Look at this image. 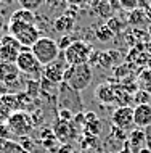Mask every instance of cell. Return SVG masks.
<instances>
[{"label": "cell", "mask_w": 151, "mask_h": 153, "mask_svg": "<svg viewBox=\"0 0 151 153\" xmlns=\"http://www.w3.org/2000/svg\"><path fill=\"white\" fill-rule=\"evenodd\" d=\"M66 69H68V63L64 61V58H63V61L58 58V60L53 61V63L43 66V69H42V77H45L47 81L52 82V84L60 85L61 82H63L64 71H66Z\"/></svg>", "instance_id": "30bf717a"}, {"label": "cell", "mask_w": 151, "mask_h": 153, "mask_svg": "<svg viewBox=\"0 0 151 153\" xmlns=\"http://www.w3.org/2000/svg\"><path fill=\"white\" fill-rule=\"evenodd\" d=\"M11 137H13V132L8 127V124L0 123V140L2 142H8V140H11Z\"/></svg>", "instance_id": "484cf974"}, {"label": "cell", "mask_w": 151, "mask_h": 153, "mask_svg": "<svg viewBox=\"0 0 151 153\" xmlns=\"http://www.w3.org/2000/svg\"><path fill=\"white\" fill-rule=\"evenodd\" d=\"M3 27H5V18H3V15L0 13V32L3 31Z\"/></svg>", "instance_id": "d6a6232c"}, {"label": "cell", "mask_w": 151, "mask_h": 153, "mask_svg": "<svg viewBox=\"0 0 151 153\" xmlns=\"http://www.w3.org/2000/svg\"><path fill=\"white\" fill-rule=\"evenodd\" d=\"M8 127L11 129L13 132V135L16 137H23V135H29V132L34 129L32 127V123H31V116L29 113H26V111H13V113L10 114V118H8Z\"/></svg>", "instance_id": "8992f818"}, {"label": "cell", "mask_w": 151, "mask_h": 153, "mask_svg": "<svg viewBox=\"0 0 151 153\" xmlns=\"http://www.w3.org/2000/svg\"><path fill=\"white\" fill-rule=\"evenodd\" d=\"M148 21V18H146V13L143 10H135V11H130V16H129V24H132V26H143V24Z\"/></svg>", "instance_id": "ac0fdd59"}, {"label": "cell", "mask_w": 151, "mask_h": 153, "mask_svg": "<svg viewBox=\"0 0 151 153\" xmlns=\"http://www.w3.org/2000/svg\"><path fill=\"white\" fill-rule=\"evenodd\" d=\"M10 2H13V0H5V3H10Z\"/></svg>", "instance_id": "74e56055"}, {"label": "cell", "mask_w": 151, "mask_h": 153, "mask_svg": "<svg viewBox=\"0 0 151 153\" xmlns=\"http://www.w3.org/2000/svg\"><path fill=\"white\" fill-rule=\"evenodd\" d=\"M106 26H108V29L113 32V34H116V32H119L122 29V21L119 18H109L108 21H106Z\"/></svg>", "instance_id": "4316f807"}, {"label": "cell", "mask_w": 151, "mask_h": 153, "mask_svg": "<svg viewBox=\"0 0 151 153\" xmlns=\"http://www.w3.org/2000/svg\"><path fill=\"white\" fill-rule=\"evenodd\" d=\"M129 147L133 152H138L145 147V131L143 129H133L129 132Z\"/></svg>", "instance_id": "2e32d148"}, {"label": "cell", "mask_w": 151, "mask_h": 153, "mask_svg": "<svg viewBox=\"0 0 151 153\" xmlns=\"http://www.w3.org/2000/svg\"><path fill=\"white\" fill-rule=\"evenodd\" d=\"M145 13H146V18H150V19H151V7L146 8V11H145Z\"/></svg>", "instance_id": "e575fe53"}, {"label": "cell", "mask_w": 151, "mask_h": 153, "mask_svg": "<svg viewBox=\"0 0 151 153\" xmlns=\"http://www.w3.org/2000/svg\"><path fill=\"white\" fill-rule=\"evenodd\" d=\"M133 124L138 129H145L151 124V103L133 106Z\"/></svg>", "instance_id": "4fadbf2b"}, {"label": "cell", "mask_w": 151, "mask_h": 153, "mask_svg": "<svg viewBox=\"0 0 151 153\" xmlns=\"http://www.w3.org/2000/svg\"><path fill=\"white\" fill-rule=\"evenodd\" d=\"M3 145H5V142H2V140H0V153H3Z\"/></svg>", "instance_id": "d590c367"}, {"label": "cell", "mask_w": 151, "mask_h": 153, "mask_svg": "<svg viewBox=\"0 0 151 153\" xmlns=\"http://www.w3.org/2000/svg\"><path fill=\"white\" fill-rule=\"evenodd\" d=\"M18 3L21 5V8H24V10L35 11L40 5L45 3V0H18Z\"/></svg>", "instance_id": "44dd1931"}, {"label": "cell", "mask_w": 151, "mask_h": 153, "mask_svg": "<svg viewBox=\"0 0 151 153\" xmlns=\"http://www.w3.org/2000/svg\"><path fill=\"white\" fill-rule=\"evenodd\" d=\"M29 116H31L32 127H37V126H40V124L45 121V113H43V110H42V108L34 110V111H32V113L29 114Z\"/></svg>", "instance_id": "603a6c76"}, {"label": "cell", "mask_w": 151, "mask_h": 153, "mask_svg": "<svg viewBox=\"0 0 151 153\" xmlns=\"http://www.w3.org/2000/svg\"><path fill=\"white\" fill-rule=\"evenodd\" d=\"M93 77V69L90 63L77 65V66H68L64 71L63 82H66L69 87H72L77 92H82L92 84Z\"/></svg>", "instance_id": "6da1fadb"}, {"label": "cell", "mask_w": 151, "mask_h": 153, "mask_svg": "<svg viewBox=\"0 0 151 153\" xmlns=\"http://www.w3.org/2000/svg\"><path fill=\"white\" fill-rule=\"evenodd\" d=\"M53 134H55L56 140H60L63 143H69L76 137V126L72 123L58 119L55 123V126H53Z\"/></svg>", "instance_id": "7c38bea8"}, {"label": "cell", "mask_w": 151, "mask_h": 153, "mask_svg": "<svg viewBox=\"0 0 151 153\" xmlns=\"http://www.w3.org/2000/svg\"><path fill=\"white\" fill-rule=\"evenodd\" d=\"M0 85H2V84H0Z\"/></svg>", "instance_id": "f35d334b"}, {"label": "cell", "mask_w": 151, "mask_h": 153, "mask_svg": "<svg viewBox=\"0 0 151 153\" xmlns=\"http://www.w3.org/2000/svg\"><path fill=\"white\" fill-rule=\"evenodd\" d=\"M137 153H151V150H150V148H146V147H143V148H140Z\"/></svg>", "instance_id": "836d02e7"}, {"label": "cell", "mask_w": 151, "mask_h": 153, "mask_svg": "<svg viewBox=\"0 0 151 153\" xmlns=\"http://www.w3.org/2000/svg\"><path fill=\"white\" fill-rule=\"evenodd\" d=\"M95 36H96V39H98V40H101V42H109V40L114 37V34L108 29V26H106V24L95 32Z\"/></svg>", "instance_id": "d4e9b609"}, {"label": "cell", "mask_w": 151, "mask_h": 153, "mask_svg": "<svg viewBox=\"0 0 151 153\" xmlns=\"http://www.w3.org/2000/svg\"><path fill=\"white\" fill-rule=\"evenodd\" d=\"M40 139H42V143L45 145V148H52L53 143L56 142V137L55 134H53V129H48V127H45V129L40 131Z\"/></svg>", "instance_id": "d6986e66"}, {"label": "cell", "mask_w": 151, "mask_h": 153, "mask_svg": "<svg viewBox=\"0 0 151 153\" xmlns=\"http://www.w3.org/2000/svg\"><path fill=\"white\" fill-rule=\"evenodd\" d=\"M21 71L18 69L16 63H8V61H0V84L11 87V84H16L19 81Z\"/></svg>", "instance_id": "8fae6325"}, {"label": "cell", "mask_w": 151, "mask_h": 153, "mask_svg": "<svg viewBox=\"0 0 151 153\" xmlns=\"http://www.w3.org/2000/svg\"><path fill=\"white\" fill-rule=\"evenodd\" d=\"M10 114H11V110L7 108L3 103H0V123H7Z\"/></svg>", "instance_id": "f546056e"}, {"label": "cell", "mask_w": 151, "mask_h": 153, "mask_svg": "<svg viewBox=\"0 0 151 153\" xmlns=\"http://www.w3.org/2000/svg\"><path fill=\"white\" fill-rule=\"evenodd\" d=\"M31 52L42 66H47L60 58V47L58 42L52 37H40V39L31 47Z\"/></svg>", "instance_id": "3957f363"}, {"label": "cell", "mask_w": 151, "mask_h": 153, "mask_svg": "<svg viewBox=\"0 0 151 153\" xmlns=\"http://www.w3.org/2000/svg\"><path fill=\"white\" fill-rule=\"evenodd\" d=\"M133 100H135V103L137 105H143V103H150L148 100H150V95L146 94V92H137L135 94V97H133Z\"/></svg>", "instance_id": "f1b7e54d"}, {"label": "cell", "mask_w": 151, "mask_h": 153, "mask_svg": "<svg viewBox=\"0 0 151 153\" xmlns=\"http://www.w3.org/2000/svg\"><path fill=\"white\" fill-rule=\"evenodd\" d=\"M95 97L98 98L101 103H105V105H113V103L117 100L116 90H114V87L109 84H100L95 90Z\"/></svg>", "instance_id": "5bb4252c"}, {"label": "cell", "mask_w": 151, "mask_h": 153, "mask_svg": "<svg viewBox=\"0 0 151 153\" xmlns=\"http://www.w3.org/2000/svg\"><path fill=\"white\" fill-rule=\"evenodd\" d=\"M93 48L84 40H74L66 50H63V58L68 66H77L90 61Z\"/></svg>", "instance_id": "277c9868"}, {"label": "cell", "mask_w": 151, "mask_h": 153, "mask_svg": "<svg viewBox=\"0 0 151 153\" xmlns=\"http://www.w3.org/2000/svg\"><path fill=\"white\" fill-rule=\"evenodd\" d=\"M58 108H66L69 111H72L74 114L82 113L84 103L82 98L77 90H74L72 87H69L66 82H61L58 87V100H56Z\"/></svg>", "instance_id": "5b68a950"}, {"label": "cell", "mask_w": 151, "mask_h": 153, "mask_svg": "<svg viewBox=\"0 0 151 153\" xmlns=\"http://www.w3.org/2000/svg\"><path fill=\"white\" fill-rule=\"evenodd\" d=\"M53 26H55V31L63 32V34H69V32L74 29V26H76L74 16L72 15H61L60 18L55 19Z\"/></svg>", "instance_id": "9a60e30c"}, {"label": "cell", "mask_w": 151, "mask_h": 153, "mask_svg": "<svg viewBox=\"0 0 151 153\" xmlns=\"http://www.w3.org/2000/svg\"><path fill=\"white\" fill-rule=\"evenodd\" d=\"M8 34L13 36L24 48H31L42 37L37 24L21 23V21H15V19L8 21Z\"/></svg>", "instance_id": "7a4b0ae2"}, {"label": "cell", "mask_w": 151, "mask_h": 153, "mask_svg": "<svg viewBox=\"0 0 151 153\" xmlns=\"http://www.w3.org/2000/svg\"><path fill=\"white\" fill-rule=\"evenodd\" d=\"M111 124L113 127H116L119 131H124V132L130 131L135 126L133 124V108L129 105L117 106L111 114Z\"/></svg>", "instance_id": "ba28073f"}, {"label": "cell", "mask_w": 151, "mask_h": 153, "mask_svg": "<svg viewBox=\"0 0 151 153\" xmlns=\"http://www.w3.org/2000/svg\"><path fill=\"white\" fill-rule=\"evenodd\" d=\"M16 142L19 143V145H21L24 150H27L29 153H35V142L34 140H32L29 135H23V137H18V140H16Z\"/></svg>", "instance_id": "7402d4cb"}, {"label": "cell", "mask_w": 151, "mask_h": 153, "mask_svg": "<svg viewBox=\"0 0 151 153\" xmlns=\"http://www.w3.org/2000/svg\"><path fill=\"white\" fill-rule=\"evenodd\" d=\"M66 2L69 5H74V7H84V5H87L90 0H66Z\"/></svg>", "instance_id": "1f68e13d"}, {"label": "cell", "mask_w": 151, "mask_h": 153, "mask_svg": "<svg viewBox=\"0 0 151 153\" xmlns=\"http://www.w3.org/2000/svg\"><path fill=\"white\" fill-rule=\"evenodd\" d=\"M23 45L15 39L13 36L5 34L0 37V61H8V63H16L19 53L23 52Z\"/></svg>", "instance_id": "52a82bcc"}, {"label": "cell", "mask_w": 151, "mask_h": 153, "mask_svg": "<svg viewBox=\"0 0 151 153\" xmlns=\"http://www.w3.org/2000/svg\"><path fill=\"white\" fill-rule=\"evenodd\" d=\"M76 114L72 113V111H69L66 108H58V119H61V121H68L71 123L72 119H74Z\"/></svg>", "instance_id": "83f0119b"}, {"label": "cell", "mask_w": 151, "mask_h": 153, "mask_svg": "<svg viewBox=\"0 0 151 153\" xmlns=\"http://www.w3.org/2000/svg\"><path fill=\"white\" fill-rule=\"evenodd\" d=\"M5 5V0H0V7H3Z\"/></svg>", "instance_id": "8d00e7d4"}, {"label": "cell", "mask_w": 151, "mask_h": 153, "mask_svg": "<svg viewBox=\"0 0 151 153\" xmlns=\"http://www.w3.org/2000/svg\"><path fill=\"white\" fill-rule=\"evenodd\" d=\"M143 131H145V147L151 150V124L148 127H145Z\"/></svg>", "instance_id": "4dcf8cb0"}, {"label": "cell", "mask_w": 151, "mask_h": 153, "mask_svg": "<svg viewBox=\"0 0 151 153\" xmlns=\"http://www.w3.org/2000/svg\"><path fill=\"white\" fill-rule=\"evenodd\" d=\"M10 19H15V21H21V23H31V24H35V21H37V18H35V13H34V11L24 10V8H19V10L13 11Z\"/></svg>", "instance_id": "e0dca14e"}, {"label": "cell", "mask_w": 151, "mask_h": 153, "mask_svg": "<svg viewBox=\"0 0 151 153\" xmlns=\"http://www.w3.org/2000/svg\"><path fill=\"white\" fill-rule=\"evenodd\" d=\"M3 153H29V152L24 150L15 140H8V142H5V145H3Z\"/></svg>", "instance_id": "ffe728a7"}, {"label": "cell", "mask_w": 151, "mask_h": 153, "mask_svg": "<svg viewBox=\"0 0 151 153\" xmlns=\"http://www.w3.org/2000/svg\"><path fill=\"white\" fill-rule=\"evenodd\" d=\"M119 7L125 11H135L141 7L140 0H119Z\"/></svg>", "instance_id": "cb8c5ba5"}, {"label": "cell", "mask_w": 151, "mask_h": 153, "mask_svg": "<svg viewBox=\"0 0 151 153\" xmlns=\"http://www.w3.org/2000/svg\"><path fill=\"white\" fill-rule=\"evenodd\" d=\"M16 66L21 71V74L34 76V74L42 73V65L37 61L34 53L31 52V48H23V52L19 53L18 60H16Z\"/></svg>", "instance_id": "9c48e42d"}]
</instances>
